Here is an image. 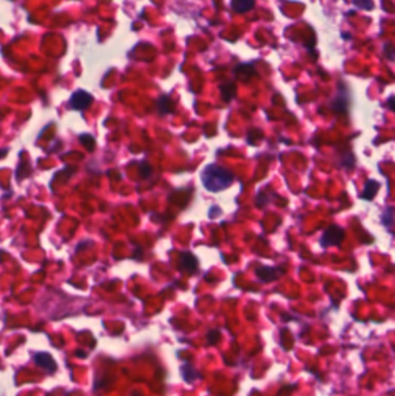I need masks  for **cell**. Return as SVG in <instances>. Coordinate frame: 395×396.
Masks as SVG:
<instances>
[{
	"instance_id": "cell-1",
	"label": "cell",
	"mask_w": 395,
	"mask_h": 396,
	"mask_svg": "<svg viewBox=\"0 0 395 396\" xmlns=\"http://www.w3.org/2000/svg\"><path fill=\"white\" fill-rule=\"evenodd\" d=\"M202 183L207 191L211 193H219L227 189L233 183L234 175L227 169L211 163L203 169L201 173Z\"/></svg>"
},
{
	"instance_id": "cell-2",
	"label": "cell",
	"mask_w": 395,
	"mask_h": 396,
	"mask_svg": "<svg viewBox=\"0 0 395 396\" xmlns=\"http://www.w3.org/2000/svg\"><path fill=\"white\" fill-rule=\"evenodd\" d=\"M344 237H345L344 230L340 227V226L332 225V226H329V227L325 231V233L322 234V237L320 239V244L323 248L337 246V244H340L342 241H343Z\"/></svg>"
},
{
	"instance_id": "cell-3",
	"label": "cell",
	"mask_w": 395,
	"mask_h": 396,
	"mask_svg": "<svg viewBox=\"0 0 395 396\" xmlns=\"http://www.w3.org/2000/svg\"><path fill=\"white\" fill-rule=\"evenodd\" d=\"M92 102H93L92 94H90V93L84 90H78L74 93H72V95L70 97L69 103L72 109L81 111L87 109L88 107L92 105Z\"/></svg>"
},
{
	"instance_id": "cell-4",
	"label": "cell",
	"mask_w": 395,
	"mask_h": 396,
	"mask_svg": "<svg viewBox=\"0 0 395 396\" xmlns=\"http://www.w3.org/2000/svg\"><path fill=\"white\" fill-rule=\"evenodd\" d=\"M34 362L38 367L43 368L44 371L50 373V374L55 373L57 370V367H58V365H57L54 357H52V356L49 352H44V351L35 353Z\"/></svg>"
},
{
	"instance_id": "cell-5",
	"label": "cell",
	"mask_w": 395,
	"mask_h": 396,
	"mask_svg": "<svg viewBox=\"0 0 395 396\" xmlns=\"http://www.w3.org/2000/svg\"><path fill=\"white\" fill-rule=\"evenodd\" d=\"M257 278L264 283H270L273 280H276L282 275V271L273 266H260L255 270Z\"/></svg>"
},
{
	"instance_id": "cell-6",
	"label": "cell",
	"mask_w": 395,
	"mask_h": 396,
	"mask_svg": "<svg viewBox=\"0 0 395 396\" xmlns=\"http://www.w3.org/2000/svg\"><path fill=\"white\" fill-rule=\"evenodd\" d=\"M180 263L182 269H184L188 273H194L198 268V260L196 256H194L192 253H182Z\"/></svg>"
},
{
	"instance_id": "cell-7",
	"label": "cell",
	"mask_w": 395,
	"mask_h": 396,
	"mask_svg": "<svg viewBox=\"0 0 395 396\" xmlns=\"http://www.w3.org/2000/svg\"><path fill=\"white\" fill-rule=\"evenodd\" d=\"M181 376L182 379H183L187 384H193V382L196 379H201L202 376L195 370V368L192 366V364L185 363L184 365L181 366Z\"/></svg>"
},
{
	"instance_id": "cell-8",
	"label": "cell",
	"mask_w": 395,
	"mask_h": 396,
	"mask_svg": "<svg viewBox=\"0 0 395 396\" xmlns=\"http://www.w3.org/2000/svg\"><path fill=\"white\" fill-rule=\"evenodd\" d=\"M380 188V183L375 180H368L364 188L363 194L361 195V198L366 199V201H372L375 196L378 194Z\"/></svg>"
},
{
	"instance_id": "cell-9",
	"label": "cell",
	"mask_w": 395,
	"mask_h": 396,
	"mask_svg": "<svg viewBox=\"0 0 395 396\" xmlns=\"http://www.w3.org/2000/svg\"><path fill=\"white\" fill-rule=\"evenodd\" d=\"M255 6V0H232L231 2V7L237 13H246L250 12L253 7Z\"/></svg>"
},
{
	"instance_id": "cell-10",
	"label": "cell",
	"mask_w": 395,
	"mask_h": 396,
	"mask_svg": "<svg viewBox=\"0 0 395 396\" xmlns=\"http://www.w3.org/2000/svg\"><path fill=\"white\" fill-rule=\"evenodd\" d=\"M157 108L159 109V113L160 114H170L174 111V107H173L171 97L167 95H162L161 97H159V100L157 101Z\"/></svg>"
},
{
	"instance_id": "cell-11",
	"label": "cell",
	"mask_w": 395,
	"mask_h": 396,
	"mask_svg": "<svg viewBox=\"0 0 395 396\" xmlns=\"http://www.w3.org/2000/svg\"><path fill=\"white\" fill-rule=\"evenodd\" d=\"M220 90H221V97H223L226 102H228L231 99H233L235 95V86L232 82L224 84L223 86L220 87Z\"/></svg>"
},
{
	"instance_id": "cell-12",
	"label": "cell",
	"mask_w": 395,
	"mask_h": 396,
	"mask_svg": "<svg viewBox=\"0 0 395 396\" xmlns=\"http://www.w3.org/2000/svg\"><path fill=\"white\" fill-rule=\"evenodd\" d=\"M234 72L239 78H241L242 74H247V77H251V75L254 74L255 71H254V69H253L252 65L242 64V65H239L238 68L234 70Z\"/></svg>"
},
{
	"instance_id": "cell-13",
	"label": "cell",
	"mask_w": 395,
	"mask_h": 396,
	"mask_svg": "<svg viewBox=\"0 0 395 396\" xmlns=\"http://www.w3.org/2000/svg\"><path fill=\"white\" fill-rule=\"evenodd\" d=\"M220 340V332L218 330H211L206 335V343L207 345H214L218 343Z\"/></svg>"
},
{
	"instance_id": "cell-14",
	"label": "cell",
	"mask_w": 395,
	"mask_h": 396,
	"mask_svg": "<svg viewBox=\"0 0 395 396\" xmlns=\"http://www.w3.org/2000/svg\"><path fill=\"white\" fill-rule=\"evenodd\" d=\"M354 5L362 8V10H372L373 8V3L372 0H352Z\"/></svg>"
}]
</instances>
